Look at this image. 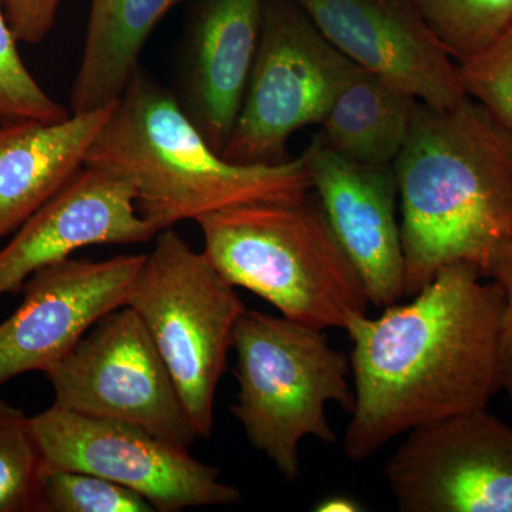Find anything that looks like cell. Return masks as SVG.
Returning <instances> with one entry per match:
<instances>
[{"label":"cell","instance_id":"obj_1","mask_svg":"<svg viewBox=\"0 0 512 512\" xmlns=\"http://www.w3.org/2000/svg\"><path fill=\"white\" fill-rule=\"evenodd\" d=\"M477 266L441 269L407 303L349 323L355 406L343 453L360 463L410 431L474 410L504 390V296Z\"/></svg>","mask_w":512,"mask_h":512},{"label":"cell","instance_id":"obj_2","mask_svg":"<svg viewBox=\"0 0 512 512\" xmlns=\"http://www.w3.org/2000/svg\"><path fill=\"white\" fill-rule=\"evenodd\" d=\"M406 298L454 264L485 266L512 234V127L471 99L419 101L393 163Z\"/></svg>","mask_w":512,"mask_h":512},{"label":"cell","instance_id":"obj_3","mask_svg":"<svg viewBox=\"0 0 512 512\" xmlns=\"http://www.w3.org/2000/svg\"><path fill=\"white\" fill-rule=\"evenodd\" d=\"M86 164L127 178L137 208L161 231L255 202H298L312 191L305 157L238 164L205 140L170 90L138 69L94 138Z\"/></svg>","mask_w":512,"mask_h":512},{"label":"cell","instance_id":"obj_4","mask_svg":"<svg viewBox=\"0 0 512 512\" xmlns=\"http://www.w3.org/2000/svg\"><path fill=\"white\" fill-rule=\"evenodd\" d=\"M204 254L235 288L271 303L284 318L325 330L348 328L370 301L315 194L298 202H255L197 220Z\"/></svg>","mask_w":512,"mask_h":512},{"label":"cell","instance_id":"obj_5","mask_svg":"<svg viewBox=\"0 0 512 512\" xmlns=\"http://www.w3.org/2000/svg\"><path fill=\"white\" fill-rule=\"evenodd\" d=\"M232 349L238 393L231 412L252 446L288 483H295L302 440H338L326 404L338 403L352 413L350 359L330 346L323 330L254 309L239 316Z\"/></svg>","mask_w":512,"mask_h":512},{"label":"cell","instance_id":"obj_6","mask_svg":"<svg viewBox=\"0 0 512 512\" xmlns=\"http://www.w3.org/2000/svg\"><path fill=\"white\" fill-rule=\"evenodd\" d=\"M204 252L158 232L127 299L173 376L198 437L210 439L218 383L245 305Z\"/></svg>","mask_w":512,"mask_h":512},{"label":"cell","instance_id":"obj_7","mask_svg":"<svg viewBox=\"0 0 512 512\" xmlns=\"http://www.w3.org/2000/svg\"><path fill=\"white\" fill-rule=\"evenodd\" d=\"M353 64L292 0H265L258 52L222 157L285 161L293 134L322 123Z\"/></svg>","mask_w":512,"mask_h":512},{"label":"cell","instance_id":"obj_8","mask_svg":"<svg viewBox=\"0 0 512 512\" xmlns=\"http://www.w3.org/2000/svg\"><path fill=\"white\" fill-rule=\"evenodd\" d=\"M55 404L120 421L190 451L198 434L143 320L124 305L104 315L45 373Z\"/></svg>","mask_w":512,"mask_h":512},{"label":"cell","instance_id":"obj_9","mask_svg":"<svg viewBox=\"0 0 512 512\" xmlns=\"http://www.w3.org/2000/svg\"><path fill=\"white\" fill-rule=\"evenodd\" d=\"M45 466L80 471L123 485L160 512L237 504L241 491L222 483L217 467L153 434L70 412L53 403L32 416Z\"/></svg>","mask_w":512,"mask_h":512},{"label":"cell","instance_id":"obj_10","mask_svg":"<svg viewBox=\"0 0 512 512\" xmlns=\"http://www.w3.org/2000/svg\"><path fill=\"white\" fill-rule=\"evenodd\" d=\"M384 466L404 512H512V427L487 409L410 431Z\"/></svg>","mask_w":512,"mask_h":512},{"label":"cell","instance_id":"obj_11","mask_svg":"<svg viewBox=\"0 0 512 512\" xmlns=\"http://www.w3.org/2000/svg\"><path fill=\"white\" fill-rule=\"evenodd\" d=\"M144 258H67L30 276L19 308L0 323V386L46 373L104 315L126 305Z\"/></svg>","mask_w":512,"mask_h":512},{"label":"cell","instance_id":"obj_12","mask_svg":"<svg viewBox=\"0 0 512 512\" xmlns=\"http://www.w3.org/2000/svg\"><path fill=\"white\" fill-rule=\"evenodd\" d=\"M353 63L436 109L466 99L458 64L413 0H292Z\"/></svg>","mask_w":512,"mask_h":512},{"label":"cell","instance_id":"obj_13","mask_svg":"<svg viewBox=\"0 0 512 512\" xmlns=\"http://www.w3.org/2000/svg\"><path fill=\"white\" fill-rule=\"evenodd\" d=\"M313 194L376 308L406 298V264L393 165H363L336 156L313 138L306 148Z\"/></svg>","mask_w":512,"mask_h":512},{"label":"cell","instance_id":"obj_14","mask_svg":"<svg viewBox=\"0 0 512 512\" xmlns=\"http://www.w3.org/2000/svg\"><path fill=\"white\" fill-rule=\"evenodd\" d=\"M158 232L138 211L136 190L127 178L86 164L0 248V298L79 249L143 244Z\"/></svg>","mask_w":512,"mask_h":512},{"label":"cell","instance_id":"obj_15","mask_svg":"<svg viewBox=\"0 0 512 512\" xmlns=\"http://www.w3.org/2000/svg\"><path fill=\"white\" fill-rule=\"evenodd\" d=\"M264 6L265 0H204L185 36L175 97L218 153L244 101Z\"/></svg>","mask_w":512,"mask_h":512},{"label":"cell","instance_id":"obj_16","mask_svg":"<svg viewBox=\"0 0 512 512\" xmlns=\"http://www.w3.org/2000/svg\"><path fill=\"white\" fill-rule=\"evenodd\" d=\"M114 104L72 113L55 123H0V241L12 235L82 170Z\"/></svg>","mask_w":512,"mask_h":512},{"label":"cell","instance_id":"obj_17","mask_svg":"<svg viewBox=\"0 0 512 512\" xmlns=\"http://www.w3.org/2000/svg\"><path fill=\"white\" fill-rule=\"evenodd\" d=\"M184 0H90L82 62L72 89V113L119 101L137 73L148 37Z\"/></svg>","mask_w":512,"mask_h":512},{"label":"cell","instance_id":"obj_18","mask_svg":"<svg viewBox=\"0 0 512 512\" xmlns=\"http://www.w3.org/2000/svg\"><path fill=\"white\" fill-rule=\"evenodd\" d=\"M417 103L402 87L355 63L315 137L353 163L393 165L409 137Z\"/></svg>","mask_w":512,"mask_h":512},{"label":"cell","instance_id":"obj_19","mask_svg":"<svg viewBox=\"0 0 512 512\" xmlns=\"http://www.w3.org/2000/svg\"><path fill=\"white\" fill-rule=\"evenodd\" d=\"M458 64L483 52L512 23V0H413Z\"/></svg>","mask_w":512,"mask_h":512},{"label":"cell","instance_id":"obj_20","mask_svg":"<svg viewBox=\"0 0 512 512\" xmlns=\"http://www.w3.org/2000/svg\"><path fill=\"white\" fill-rule=\"evenodd\" d=\"M43 471L32 417L0 400V512H40Z\"/></svg>","mask_w":512,"mask_h":512},{"label":"cell","instance_id":"obj_21","mask_svg":"<svg viewBox=\"0 0 512 512\" xmlns=\"http://www.w3.org/2000/svg\"><path fill=\"white\" fill-rule=\"evenodd\" d=\"M140 494L80 471H43L40 512H153Z\"/></svg>","mask_w":512,"mask_h":512},{"label":"cell","instance_id":"obj_22","mask_svg":"<svg viewBox=\"0 0 512 512\" xmlns=\"http://www.w3.org/2000/svg\"><path fill=\"white\" fill-rule=\"evenodd\" d=\"M18 42L10 28L5 0H0V123L22 120L55 123L67 119L72 113L36 82L20 56Z\"/></svg>","mask_w":512,"mask_h":512},{"label":"cell","instance_id":"obj_23","mask_svg":"<svg viewBox=\"0 0 512 512\" xmlns=\"http://www.w3.org/2000/svg\"><path fill=\"white\" fill-rule=\"evenodd\" d=\"M458 70L467 96L512 127V23Z\"/></svg>","mask_w":512,"mask_h":512},{"label":"cell","instance_id":"obj_24","mask_svg":"<svg viewBox=\"0 0 512 512\" xmlns=\"http://www.w3.org/2000/svg\"><path fill=\"white\" fill-rule=\"evenodd\" d=\"M484 278L500 286L504 296L501 325V360H503L504 392L512 406V234L497 248L485 266Z\"/></svg>","mask_w":512,"mask_h":512},{"label":"cell","instance_id":"obj_25","mask_svg":"<svg viewBox=\"0 0 512 512\" xmlns=\"http://www.w3.org/2000/svg\"><path fill=\"white\" fill-rule=\"evenodd\" d=\"M62 0H5L6 15L16 39L29 45L43 42L55 26Z\"/></svg>","mask_w":512,"mask_h":512},{"label":"cell","instance_id":"obj_26","mask_svg":"<svg viewBox=\"0 0 512 512\" xmlns=\"http://www.w3.org/2000/svg\"><path fill=\"white\" fill-rule=\"evenodd\" d=\"M315 511L319 512H357L363 511L362 505L349 495H329L325 500L316 505Z\"/></svg>","mask_w":512,"mask_h":512}]
</instances>
